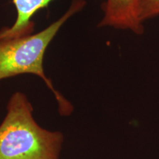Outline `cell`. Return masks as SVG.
Wrapping results in <instances>:
<instances>
[{
    "label": "cell",
    "instance_id": "obj_2",
    "mask_svg": "<svg viewBox=\"0 0 159 159\" xmlns=\"http://www.w3.org/2000/svg\"><path fill=\"white\" fill-rule=\"evenodd\" d=\"M86 4L85 0H73L68 11L57 21L37 33L0 40V81L20 75L31 74L42 79L53 93L58 104L60 114L68 116L73 106L45 75L43 57L47 47L66 21L81 11Z\"/></svg>",
    "mask_w": 159,
    "mask_h": 159
},
{
    "label": "cell",
    "instance_id": "obj_3",
    "mask_svg": "<svg viewBox=\"0 0 159 159\" xmlns=\"http://www.w3.org/2000/svg\"><path fill=\"white\" fill-rule=\"evenodd\" d=\"M139 1L105 0L102 5L103 16L98 27L127 30L136 35H142L144 27L139 17Z\"/></svg>",
    "mask_w": 159,
    "mask_h": 159
},
{
    "label": "cell",
    "instance_id": "obj_5",
    "mask_svg": "<svg viewBox=\"0 0 159 159\" xmlns=\"http://www.w3.org/2000/svg\"><path fill=\"white\" fill-rule=\"evenodd\" d=\"M159 16V0H140L139 6V19L144 23L147 20Z\"/></svg>",
    "mask_w": 159,
    "mask_h": 159
},
{
    "label": "cell",
    "instance_id": "obj_4",
    "mask_svg": "<svg viewBox=\"0 0 159 159\" xmlns=\"http://www.w3.org/2000/svg\"><path fill=\"white\" fill-rule=\"evenodd\" d=\"M52 1L54 0H12L16 10V19L11 27L0 30V40L33 34L35 23L32 18L40 10L47 8Z\"/></svg>",
    "mask_w": 159,
    "mask_h": 159
},
{
    "label": "cell",
    "instance_id": "obj_1",
    "mask_svg": "<svg viewBox=\"0 0 159 159\" xmlns=\"http://www.w3.org/2000/svg\"><path fill=\"white\" fill-rule=\"evenodd\" d=\"M33 112L24 93L11 95L0 125V159H60L63 134L41 128Z\"/></svg>",
    "mask_w": 159,
    "mask_h": 159
}]
</instances>
